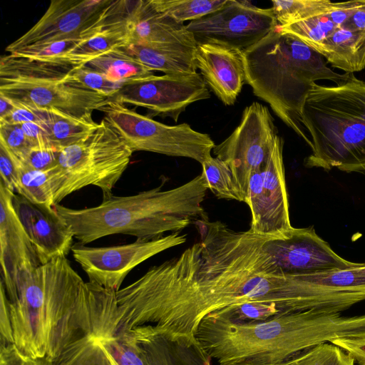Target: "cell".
Returning <instances> with one entry per match:
<instances>
[{"mask_svg":"<svg viewBox=\"0 0 365 365\" xmlns=\"http://www.w3.org/2000/svg\"><path fill=\"white\" fill-rule=\"evenodd\" d=\"M186 240V235L173 232L154 239L137 238L129 244L110 247H88L77 242L71 252L88 282L116 292L136 266Z\"/></svg>","mask_w":365,"mask_h":365,"instance_id":"cell-10","label":"cell"},{"mask_svg":"<svg viewBox=\"0 0 365 365\" xmlns=\"http://www.w3.org/2000/svg\"><path fill=\"white\" fill-rule=\"evenodd\" d=\"M126 22L129 44H182L191 47L197 45L186 25L156 10L150 0L134 1Z\"/></svg>","mask_w":365,"mask_h":365,"instance_id":"cell-19","label":"cell"},{"mask_svg":"<svg viewBox=\"0 0 365 365\" xmlns=\"http://www.w3.org/2000/svg\"><path fill=\"white\" fill-rule=\"evenodd\" d=\"M14 103L15 108L7 115L0 118L1 123L20 125L25 123L33 122L38 124H43L49 117L48 110L34 108L16 103Z\"/></svg>","mask_w":365,"mask_h":365,"instance_id":"cell-39","label":"cell"},{"mask_svg":"<svg viewBox=\"0 0 365 365\" xmlns=\"http://www.w3.org/2000/svg\"><path fill=\"white\" fill-rule=\"evenodd\" d=\"M277 133L268 108L253 102L244 109L240 123L231 135L212 150L230 169L245 202L252 174L266 165Z\"/></svg>","mask_w":365,"mask_h":365,"instance_id":"cell-9","label":"cell"},{"mask_svg":"<svg viewBox=\"0 0 365 365\" xmlns=\"http://www.w3.org/2000/svg\"><path fill=\"white\" fill-rule=\"evenodd\" d=\"M210 314L233 323H253L263 322L284 313L276 303L252 301L232 304Z\"/></svg>","mask_w":365,"mask_h":365,"instance_id":"cell-33","label":"cell"},{"mask_svg":"<svg viewBox=\"0 0 365 365\" xmlns=\"http://www.w3.org/2000/svg\"><path fill=\"white\" fill-rule=\"evenodd\" d=\"M118 133L102 120L83 140L58 151L60 185L54 198L59 202L67 195L85 187H98L103 199L127 169L133 154Z\"/></svg>","mask_w":365,"mask_h":365,"instance_id":"cell-6","label":"cell"},{"mask_svg":"<svg viewBox=\"0 0 365 365\" xmlns=\"http://www.w3.org/2000/svg\"><path fill=\"white\" fill-rule=\"evenodd\" d=\"M0 95L29 107L56 110L76 118H90L111 99L66 82L0 79Z\"/></svg>","mask_w":365,"mask_h":365,"instance_id":"cell-14","label":"cell"},{"mask_svg":"<svg viewBox=\"0 0 365 365\" xmlns=\"http://www.w3.org/2000/svg\"><path fill=\"white\" fill-rule=\"evenodd\" d=\"M202 175L207 189L221 199L245 202L227 165L216 157H210L202 164Z\"/></svg>","mask_w":365,"mask_h":365,"instance_id":"cell-28","label":"cell"},{"mask_svg":"<svg viewBox=\"0 0 365 365\" xmlns=\"http://www.w3.org/2000/svg\"><path fill=\"white\" fill-rule=\"evenodd\" d=\"M246 83L257 98L312 148L302 123L306 98L317 81L336 84L351 73L340 74L327 66L324 57L295 36L277 27L244 51Z\"/></svg>","mask_w":365,"mask_h":365,"instance_id":"cell-4","label":"cell"},{"mask_svg":"<svg viewBox=\"0 0 365 365\" xmlns=\"http://www.w3.org/2000/svg\"><path fill=\"white\" fill-rule=\"evenodd\" d=\"M104 119L133 152L148 151L192 159L202 164L215 144L187 123L168 125L110 99L101 109Z\"/></svg>","mask_w":365,"mask_h":365,"instance_id":"cell-7","label":"cell"},{"mask_svg":"<svg viewBox=\"0 0 365 365\" xmlns=\"http://www.w3.org/2000/svg\"><path fill=\"white\" fill-rule=\"evenodd\" d=\"M316 51L334 68L360 71L365 67V31L337 28Z\"/></svg>","mask_w":365,"mask_h":365,"instance_id":"cell-23","label":"cell"},{"mask_svg":"<svg viewBox=\"0 0 365 365\" xmlns=\"http://www.w3.org/2000/svg\"><path fill=\"white\" fill-rule=\"evenodd\" d=\"M0 143L16 158L21 157L33 146L26 138L21 125L0 122Z\"/></svg>","mask_w":365,"mask_h":365,"instance_id":"cell-37","label":"cell"},{"mask_svg":"<svg viewBox=\"0 0 365 365\" xmlns=\"http://www.w3.org/2000/svg\"><path fill=\"white\" fill-rule=\"evenodd\" d=\"M341 28L365 31V2L356 10L346 24Z\"/></svg>","mask_w":365,"mask_h":365,"instance_id":"cell-45","label":"cell"},{"mask_svg":"<svg viewBox=\"0 0 365 365\" xmlns=\"http://www.w3.org/2000/svg\"><path fill=\"white\" fill-rule=\"evenodd\" d=\"M14 194L0 183V261L1 281L6 294L14 291L19 274L41 264L35 247L14 209Z\"/></svg>","mask_w":365,"mask_h":365,"instance_id":"cell-16","label":"cell"},{"mask_svg":"<svg viewBox=\"0 0 365 365\" xmlns=\"http://www.w3.org/2000/svg\"><path fill=\"white\" fill-rule=\"evenodd\" d=\"M130 1L52 0L39 20L6 51L67 40L83 41L125 16Z\"/></svg>","mask_w":365,"mask_h":365,"instance_id":"cell-8","label":"cell"},{"mask_svg":"<svg viewBox=\"0 0 365 365\" xmlns=\"http://www.w3.org/2000/svg\"><path fill=\"white\" fill-rule=\"evenodd\" d=\"M101 289L84 282L66 257L21 272L6 294L13 344L29 356L56 362L93 337Z\"/></svg>","mask_w":365,"mask_h":365,"instance_id":"cell-2","label":"cell"},{"mask_svg":"<svg viewBox=\"0 0 365 365\" xmlns=\"http://www.w3.org/2000/svg\"><path fill=\"white\" fill-rule=\"evenodd\" d=\"M59 185L60 170L58 164L51 169L40 171L26 168L19 161L18 195L38 206L53 211L54 198Z\"/></svg>","mask_w":365,"mask_h":365,"instance_id":"cell-25","label":"cell"},{"mask_svg":"<svg viewBox=\"0 0 365 365\" xmlns=\"http://www.w3.org/2000/svg\"><path fill=\"white\" fill-rule=\"evenodd\" d=\"M283 144L277 135L266 165L252 174L245 202L251 211L249 230L266 237H282L293 227L289 219Z\"/></svg>","mask_w":365,"mask_h":365,"instance_id":"cell-11","label":"cell"},{"mask_svg":"<svg viewBox=\"0 0 365 365\" xmlns=\"http://www.w3.org/2000/svg\"><path fill=\"white\" fill-rule=\"evenodd\" d=\"M145 365H211L195 336L143 334L132 336Z\"/></svg>","mask_w":365,"mask_h":365,"instance_id":"cell-20","label":"cell"},{"mask_svg":"<svg viewBox=\"0 0 365 365\" xmlns=\"http://www.w3.org/2000/svg\"><path fill=\"white\" fill-rule=\"evenodd\" d=\"M13 205L31 239L41 264L66 257L73 247V234L53 211L14 193Z\"/></svg>","mask_w":365,"mask_h":365,"instance_id":"cell-18","label":"cell"},{"mask_svg":"<svg viewBox=\"0 0 365 365\" xmlns=\"http://www.w3.org/2000/svg\"><path fill=\"white\" fill-rule=\"evenodd\" d=\"M84 65L124 85L154 76L153 71L120 48L104 53Z\"/></svg>","mask_w":365,"mask_h":365,"instance_id":"cell-24","label":"cell"},{"mask_svg":"<svg viewBox=\"0 0 365 365\" xmlns=\"http://www.w3.org/2000/svg\"><path fill=\"white\" fill-rule=\"evenodd\" d=\"M128 15L80 41L68 53V56L84 64L104 53L128 45L129 34L126 22Z\"/></svg>","mask_w":365,"mask_h":365,"instance_id":"cell-26","label":"cell"},{"mask_svg":"<svg viewBox=\"0 0 365 365\" xmlns=\"http://www.w3.org/2000/svg\"><path fill=\"white\" fill-rule=\"evenodd\" d=\"M0 183L11 192L17 193L19 187V161L1 143H0Z\"/></svg>","mask_w":365,"mask_h":365,"instance_id":"cell-38","label":"cell"},{"mask_svg":"<svg viewBox=\"0 0 365 365\" xmlns=\"http://www.w3.org/2000/svg\"><path fill=\"white\" fill-rule=\"evenodd\" d=\"M119 48L153 71H158L171 76L197 73L195 61L196 47L182 44H128Z\"/></svg>","mask_w":365,"mask_h":365,"instance_id":"cell-21","label":"cell"},{"mask_svg":"<svg viewBox=\"0 0 365 365\" xmlns=\"http://www.w3.org/2000/svg\"><path fill=\"white\" fill-rule=\"evenodd\" d=\"M58 151L49 145H34L17 158L26 168L43 171L57 165Z\"/></svg>","mask_w":365,"mask_h":365,"instance_id":"cell-35","label":"cell"},{"mask_svg":"<svg viewBox=\"0 0 365 365\" xmlns=\"http://www.w3.org/2000/svg\"><path fill=\"white\" fill-rule=\"evenodd\" d=\"M355 359L339 346L325 342L304 349L279 365H355Z\"/></svg>","mask_w":365,"mask_h":365,"instance_id":"cell-32","label":"cell"},{"mask_svg":"<svg viewBox=\"0 0 365 365\" xmlns=\"http://www.w3.org/2000/svg\"><path fill=\"white\" fill-rule=\"evenodd\" d=\"M0 334L1 345L13 344L8 297L1 280L0 282Z\"/></svg>","mask_w":365,"mask_h":365,"instance_id":"cell-42","label":"cell"},{"mask_svg":"<svg viewBox=\"0 0 365 365\" xmlns=\"http://www.w3.org/2000/svg\"><path fill=\"white\" fill-rule=\"evenodd\" d=\"M194 224L199 242L121 289L127 329L144 327L151 333L195 336L207 314L252 301L294 312L295 275L284 272L264 250L266 237L207 217Z\"/></svg>","mask_w":365,"mask_h":365,"instance_id":"cell-1","label":"cell"},{"mask_svg":"<svg viewBox=\"0 0 365 365\" xmlns=\"http://www.w3.org/2000/svg\"><path fill=\"white\" fill-rule=\"evenodd\" d=\"M302 123L312 142L307 168L365 173V82L351 73L336 86L314 83Z\"/></svg>","mask_w":365,"mask_h":365,"instance_id":"cell-5","label":"cell"},{"mask_svg":"<svg viewBox=\"0 0 365 365\" xmlns=\"http://www.w3.org/2000/svg\"><path fill=\"white\" fill-rule=\"evenodd\" d=\"M92 117L76 118L56 110H49V117L43 124L48 140L60 150L78 143L91 134L98 126Z\"/></svg>","mask_w":365,"mask_h":365,"instance_id":"cell-27","label":"cell"},{"mask_svg":"<svg viewBox=\"0 0 365 365\" xmlns=\"http://www.w3.org/2000/svg\"><path fill=\"white\" fill-rule=\"evenodd\" d=\"M227 365H252L247 363H240V364H227Z\"/></svg>","mask_w":365,"mask_h":365,"instance_id":"cell-48","label":"cell"},{"mask_svg":"<svg viewBox=\"0 0 365 365\" xmlns=\"http://www.w3.org/2000/svg\"><path fill=\"white\" fill-rule=\"evenodd\" d=\"M81 41L67 40L22 48L12 54L26 58L52 59L68 56V53Z\"/></svg>","mask_w":365,"mask_h":365,"instance_id":"cell-36","label":"cell"},{"mask_svg":"<svg viewBox=\"0 0 365 365\" xmlns=\"http://www.w3.org/2000/svg\"><path fill=\"white\" fill-rule=\"evenodd\" d=\"M101 350L103 351V353L105 354L106 358L108 359L109 365H119L116 362V361L108 352H106V351H104L102 349H101Z\"/></svg>","mask_w":365,"mask_h":365,"instance_id":"cell-47","label":"cell"},{"mask_svg":"<svg viewBox=\"0 0 365 365\" xmlns=\"http://www.w3.org/2000/svg\"><path fill=\"white\" fill-rule=\"evenodd\" d=\"M272 9L278 26L289 25L327 12L329 0H273Z\"/></svg>","mask_w":365,"mask_h":365,"instance_id":"cell-31","label":"cell"},{"mask_svg":"<svg viewBox=\"0 0 365 365\" xmlns=\"http://www.w3.org/2000/svg\"><path fill=\"white\" fill-rule=\"evenodd\" d=\"M277 26L272 8H259L247 1L227 0L220 9L190 21L186 27L197 43H217L245 51Z\"/></svg>","mask_w":365,"mask_h":365,"instance_id":"cell-12","label":"cell"},{"mask_svg":"<svg viewBox=\"0 0 365 365\" xmlns=\"http://www.w3.org/2000/svg\"><path fill=\"white\" fill-rule=\"evenodd\" d=\"M331 343L349 353L359 365H365V336L357 338L337 339Z\"/></svg>","mask_w":365,"mask_h":365,"instance_id":"cell-43","label":"cell"},{"mask_svg":"<svg viewBox=\"0 0 365 365\" xmlns=\"http://www.w3.org/2000/svg\"><path fill=\"white\" fill-rule=\"evenodd\" d=\"M227 0H150L156 10L173 20L195 21L222 8Z\"/></svg>","mask_w":365,"mask_h":365,"instance_id":"cell-29","label":"cell"},{"mask_svg":"<svg viewBox=\"0 0 365 365\" xmlns=\"http://www.w3.org/2000/svg\"><path fill=\"white\" fill-rule=\"evenodd\" d=\"M14 108L15 105L11 100L0 95V118L9 114Z\"/></svg>","mask_w":365,"mask_h":365,"instance_id":"cell-46","label":"cell"},{"mask_svg":"<svg viewBox=\"0 0 365 365\" xmlns=\"http://www.w3.org/2000/svg\"><path fill=\"white\" fill-rule=\"evenodd\" d=\"M210 97L208 87L198 73L187 76H152L125 84L111 98L122 104L148 109L155 115L170 117L177 122L190 104Z\"/></svg>","mask_w":365,"mask_h":365,"instance_id":"cell-13","label":"cell"},{"mask_svg":"<svg viewBox=\"0 0 365 365\" xmlns=\"http://www.w3.org/2000/svg\"><path fill=\"white\" fill-rule=\"evenodd\" d=\"M66 83L87 88L112 98L124 86L112 81L102 73L82 64L75 68L68 77Z\"/></svg>","mask_w":365,"mask_h":365,"instance_id":"cell-34","label":"cell"},{"mask_svg":"<svg viewBox=\"0 0 365 365\" xmlns=\"http://www.w3.org/2000/svg\"><path fill=\"white\" fill-rule=\"evenodd\" d=\"M163 187V182L135 195H112L94 207L73 209L56 204L53 210L83 245L115 234L158 238L167 232H180L207 217L202 204L208 189L201 173L175 188Z\"/></svg>","mask_w":365,"mask_h":365,"instance_id":"cell-3","label":"cell"},{"mask_svg":"<svg viewBox=\"0 0 365 365\" xmlns=\"http://www.w3.org/2000/svg\"><path fill=\"white\" fill-rule=\"evenodd\" d=\"M81 65L68 56L41 59L9 53L0 59V79L66 82Z\"/></svg>","mask_w":365,"mask_h":365,"instance_id":"cell-22","label":"cell"},{"mask_svg":"<svg viewBox=\"0 0 365 365\" xmlns=\"http://www.w3.org/2000/svg\"><path fill=\"white\" fill-rule=\"evenodd\" d=\"M365 0L333 2L327 11L328 16L337 28L343 27Z\"/></svg>","mask_w":365,"mask_h":365,"instance_id":"cell-41","label":"cell"},{"mask_svg":"<svg viewBox=\"0 0 365 365\" xmlns=\"http://www.w3.org/2000/svg\"><path fill=\"white\" fill-rule=\"evenodd\" d=\"M195 61L216 96L225 105H233L246 83L244 51L221 44L197 43Z\"/></svg>","mask_w":365,"mask_h":365,"instance_id":"cell-17","label":"cell"},{"mask_svg":"<svg viewBox=\"0 0 365 365\" xmlns=\"http://www.w3.org/2000/svg\"><path fill=\"white\" fill-rule=\"evenodd\" d=\"M264 248L286 273L302 275L346 269L364 263L339 256L315 232L313 226L294 228L279 237H267Z\"/></svg>","mask_w":365,"mask_h":365,"instance_id":"cell-15","label":"cell"},{"mask_svg":"<svg viewBox=\"0 0 365 365\" xmlns=\"http://www.w3.org/2000/svg\"><path fill=\"white\" fill-rule=\"evenodd\" d=\"M327 11L289 25L277 26V29L295 36L316 51L337 29Z\"/></svg>","mask_w":365,"mask_h":365,"instance_id":"cell-30","label":"cell"},{"mask_svg":"<svg viewBox=\"0 0 365 365\" xmlns=\"http://www.w3.org/2000/svg\"><path fill=\"white\" fill-rule=\"evenodd\" d=\"M20 125L26 138L33 146H51L48 140L46 130L41 125L33 122L25 123Z\"/></svg>","mask_w":365,"mask_h":365,"instance_id":"cell-44","label":"cell"},{"mask_svg":"<svg viewBox=\"0 0 365 365\" xmlns=\"http://www.w3.org/2000/svg\"><path fill=\"white\" fill-rule=\"evenodd\" d=\"M0 365H53L43 358H33L21 353L14 344L1 345Z\"/></svg>","mask_w":365,"mask_h":365,"instance_id":"cell-40","label":"cell"}]
</instances>
